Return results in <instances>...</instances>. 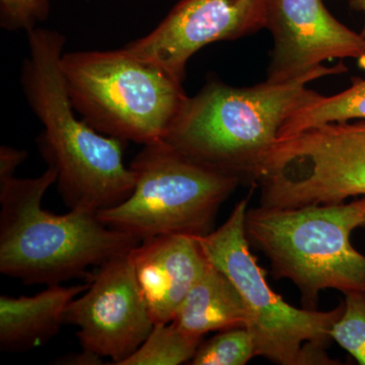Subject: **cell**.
I'll return each instance as SVG.
<instances>
[{
  "label": "cell",
  "mask_w": 365,
  "mask_h": 365,
  "mask_svg": "<svg viewBox=\"0 0 365 365\" xmlns=\"http://www.w3.org/2000/svg\"><path fill=\"white\" fill-rule=\"evenodd\" d=\"M331 337L360 365H365V292L345 294L344 309Z\"/></svg>",
  "instance_id": "cell-18"
},
{
  "label": "cell",
  "mask_w": 365,
  "mask_h": 365,
  "mask_svg": "<svg viewBox=\"0 0 365 365\" xmlns=\"http://www.w3.org/2000/svg\"><path fill=\"white\" fill-rule=\"evenodd\" d=\"M136 280L153 323H170L178 307L208 265L198 237H148L131 250Z\"/></svg>",
  "instance_id": "cell-12"
},
{
  "label": "cell",
  "mask_w": 365,
  "mask_h": 365,
  "mask_svg": "<svg viewBox=\"0 0 365 365\" xmlns=\"http://www.w3.org/2000/svg\"><path fill=\"white\" fill-rule=\"evenodd\" d=\"M26 35L21 86L42 124L36 143L56 174L60 195L71 209L100 212L119 205L135 186V175L123 162L125 141L103 135L76 115L60 69L64 35L42 28Z\"/></svg>",
  "instance_id": "cell-1"
},
{
  "label": "cell",
  "mask_w": 365,
  "mask_h": 365,
  "mask_svg": "<svg viewBox=\"0 0 365 365\" xmlns=\"http://www.w3.org/2000/svg\"><path fill=\"white\" fill-rule=\"evenodd\" d=\"M60 69L76 113L125 143L163 140L189 98L184 83L124 47L64 52Z\"/></svg>",
  "instance_id": "cell-5"
},
{
  "label": "cell",
  "mask_w": 365,
  "mask_h": 365,
  "mask_svg": "<svg viewBox=\"0 0 365 365\" xmlns=\"http://www.w3.org/2000/svg\"><path fill=\"white\" fill-rule=\"evenodd\" d=\"M349 2L350 6H351L353 9L364 14V29H362V32L360 34H361L362 37H364L365 40V0H349Z\"/></svg>",
  "instance_id": "cell-21"
},
{
  "label": "cell",
  "mask_w": 365,
  "mask_h": 365,
  "mask_svg": "<svg viewBox=\"0 0 365 365\" xmlns=\"http://www.w3.org/2000/svg\"><path fill=\"white\" fill-rule=\"evenodd\" d=\"M248 201L235 204L225 222L198 241L209 263L241 294L257 356L279 365L340 364L329 357L326 346L332 340L331 332L344 304L328 312L297 309L273 292L247 239Z\"/></svg>",
  "instance_id": "cell-6"
},
{
  "label": "cell",
  "mask_w": 365,
  "mask_h": 365,
  "mask_svg": "<svg viewBox=\"0 0 365 365\" xmlns=\"http://www.w3.org/2000/svg\"><path fill=\"white\" fill-rule=\"evenodd\" d=\"M172 323L192 337L247 326L241 294L227 276L208 263L178 307Z\"/></svg>",
  "instance_id": "cell-14"
},
{
  "label": "cell",
  "mask_w": 365,
  "mask_h": 365,
  "mask_svg": "<svg viewBox=\"0 0 365 365\" xmlns=\"http://www.w3.org/2000/svg\"><path fill=\"white\" fill-rule=\"evenodd\" d=\"M359 227H365V197L304 207L260 205L248 208L245 222L250 246L267 257L276 279L297 285L307 309H317L326 289L365 292V256L350 242Z\"/></svg>",
  "instance_id": "cell-4"
},
{
  "label": "cell",
  "mask_w": 365,
  "mask_h": 365,
  "mask_svg": "<svg viewBox=\"0 0 365 365\" xmlns=\"http://www.w3.org/2000/svg\"><path fill=\"white\" fill-rule=\"evenodd\" d=\"M86 284L49 285L33 297H0V348L20 353L44 345L58 334L64 312L72 299L83 294Z\"/></svg>",
  "instance_id": "cell-13"
},
{
  "label": "cell",
  "mask_w": 365,
  "mask_h": 365,
  "mask_svg": "<svg viewBox=\"0 0 365 365\" xmlns=\"http://www.w3.org/2000/svg\"><path fill=\"white\" fill-rule=\"evenodd\" d=\"M56 180L47 168L33 179L0 181V272L26 284L90 280L91 268L129 253L141 242L108 227L97 211L44 210L43 198Z\"/></svg>",
  "instance_id": "cell-3"
},
{
  "label": "cell",
  "mask_w": 365,
  "mask_h": 365,
  "mask_svg": "<svg viewBox=\"0 0 365 365\" xmlns=\"http://www.w3.org/2000/svg\"><path fill=\"white\" fill-rule=\"evenodd\" d=\"M257 182L264 207H304L365 197V121L329 123L278 139Z\"/></svg>",
  "instance_id": "cell-8"
},
{
  "label": "cell",
  "mask_w": 365,
  "mask_h": 365,
  "mask_svg": "<svg viewBox=\"0 0 365 365\" xmlns=\"http://www.w3.org/2000/svg\"><path fill=\"white\" fill-rule=\"evenodd\" d=\"M257 356L248 329H228L201 342L190 364L193 365H245Z\"/></svg>",
  "instance_id": "cell-17"
},
{
  "label": "cell",
  "mask_w": 365,
  "mask_h": 365,
  "mask_svg": "<svg viewBox=\"0 0 365 365\" xmlns=\"http://www.w3.org/2000/svg\"><path fill=\"white\" fill-rule=\"evenodd\" d=\"M355 120L365 121V79H356L347 90L330 97L319 95L313 102L302 106L283 124L278 139L321 125Z\"/></svg>",
  "instance_id": "cell-15"
},
{
  "label": "cell",
  "mask_w": 365,
  "mask_h": 365,
  "mask_svg": "<svg viewBox=\"0 0 365 365\" xmlns=\"http://www.w3.org/2000/svg\"><path fill=\"white\" fill-rule=\"evenodd\" d=\"M28 153L24 150L2 145L0 148V181L16 177V170L25 162Z\"/></svg>",
  "instance_id": "cell-20"
},
{
  "label": "cell",
  "mask_w": 365,
  "mask_h": 365,
  "mask_svg": "<svg viewBox=\"0 0 365 365\" xmlns=\"http://www.w3.org/2000/svg\"><path fill=\"white\" fill-rule=\"evenodd\" d=\"M50 0H0V28L9 32H31L47 21Z\"/></svg>",
  "instance_id": "cell-19"
},
{
  "label": "cell",
  "mask_w": 365,
  "mask_h": 365,
  "mask_svg": "<svg viewBox=\"0 0 365 365\" xmlns=\"http://www.w3.org/2000/svg\"><path fill=\"white\" fill-rule=\"evenodd\" d=\"M267 23V0H181L150 33L124 46L184 83L189 60L212 43L253 35Z\"/></svg>",
  "instance_id": "cell-10"
},
{
  "label": "cell",
  "mask_w": 365,
  "mask_h": 365,
  "mask_svg": "<svg viewBox=\"0 0 365 365\" xmlns=\"http://www.w3.org/2000/svg\"><path fill=\"white\" fill-rule=\"evenodd\" d=\"M131 195L98 216L114 230L143 241L165 235L202 237L241 181L187 158L165 143L143 145L129 165Z\"/></svg>",
  "instance_id": "cell-7"
},
{
  "label": "cell",
  "mask_w": 365,
  "mask_h": 365,
  "mask_svg": "<svg viewBox=\"0 0 365 365\" xmlns=\"http://www.w3.org/2000/svg\"><path fill=\"white\" fill-rule=\"evenodd\" d=\"M273 38L267 81H292L327 60H365V40L328 11L323 0H267Z\"/></svg>",
  "instance_id": "cell-11"
},
{
  "label": "cell",
  "mask_w": 365,
  "mask_h": 365,
  "mask_svg": "<svg viewBox=\"0 0 365 365\" xmlns=\"http://www.w3.org/2000/svg\"><path fill=\"white\" fill-rule=\"evenodd\" d=\"M346 71L341 62L292 81L266 79L247 88L212 76L188 98L163 141L201 165L241 182H256L283 124L321 95L307 85Z\"/></svg>",
  "instance_id": "cell-2"
},
{
  "label": "cell",
  "mask_w": 365,
  "mask_h": 365,
  "mask_svg": "<svg viewBox=\"0 0 365 365\" xmlns=\"http://www.w3.org/2000/svg\"><path fill=\"white\" fill-rule=\"evenodd\" d=\"M202 339L170 323L155 324L135 352L120 365H179L191 361Z\"/></svg>",
  "instance_id": "cell-16"
},
{
  "label": "cell",
  "mask_w": 365,
  "mask_h": 365,
  "mask_svg": "<svg viewBox=\"0 0 365 365\" xmlns=\"http://www.w3.org/2000/svg\"><path fill=\"white\" fill-rule=\"evenodd\" d=\"M130 252L100 266L88 288L64 312V324L79 329L76 336L83 350L111 359L116 365L138 349L155 326Z\"/></svg>",
  "instance_id": "cell-9"
}]
</instances>
